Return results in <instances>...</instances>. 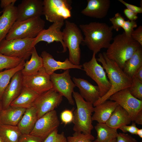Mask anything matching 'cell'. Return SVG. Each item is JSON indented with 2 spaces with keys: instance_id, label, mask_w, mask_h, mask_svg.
Returning a JSON list of instances; mask_svg holds the SVG:
<instances>
[{
  "instance_id": "816d5d0a",
  "label": "cell",
  "mask_w": 142,
  "mask_h": 142,
  "mask_svg": "<svg viewBox=\"0 0 142 142\" xmlns=\"http://www.w3.org/2000/svg\"><path fill=\"white\" fill-rule=\"evenodd\" d=\"M0 142H4L2 138L0 136Z\"/></svg>"
},
{
  "instance_id": "c3c4849f",
  "label": "cell",
  "mask_w": 142,
  "mask_h": 142,
  "mask_svg": "<svg viewBox=\"0 0 142 142\" xmlns=\"http://www.w3.org/2000/svg\"><path fill=\"white\" fill-rule=\"evenodd\" d=\"M140 138H142V129H138L137 132V134Z\"/></svg>"
},
{
  "instance_id": "52a82bcc",
  "label": "cell",
  "mask_w": 142,
  "mask_h": 142,
  "mask_svg": "<svg viewBox=\"0 0 142 142\" xmlns=\"http://www.w3.org/2000/svg\"><path fill=\"white\" fill-rule=\"evenodd\" d=\"M34 38L4 39L0 43V53L9 57L27 59L31 55Z\"/></svg>"
},
{
  "instance_id": "f1b7e54d",
  "label": "cell",
  "mask_w": 142,
  "mask_h": 142,
  "mask_svg": "<svg viewBox=\"0 0 142 142\" xmlns=\"http://www.w3.org/2000/svg\"><path fill=\"white\" fill-rule=\"evenodd\" d=\"M94 128L97 133L95 142H108L116 138L118 135V129L110 127L105 123H98Z\"/></svg>"
},
{
  "instance_id": "ba28073f",
  "label": "cell",
  "mask_w": 142,
  "mask_h": 142,
  "mask_svg": "<svg viewBox=\"0 0 142 142\" xmlns=\"http://www.w3.org/2000/svg\"><path fill=\"white\" fill-rule=\"evenodd\" d=\"M43 15L53 23L64 20L71 16L70 0H44Z\"/></svg>"
},
{
  "instance_id": "7dc6e473",
  "label": "cell",
  "mask_w": 142,
  "mask_h": 142,
  "mask_svg": "<svg viewBox=\"0 0 142 142\" xmlns=\"http://www.w3.org/2000/svg\"><path fill=\"white\" fill-rule=\"evenodd\" d=\"M134 76L142 82V67H140L136 72Z\"/></svg>"
},
{
  "instance_id": "4316f807",
  "label": "cell",
  "mask_w": 142,
  "mask_h": 142,
  "mask_svg": "<svg viewBox=\"0 0 142 142\" xmlns=\"http://www.w3.org/2000/svg\"><path fill=\"white\" fill-rule=\"evenodd\" d=\"M31 55L30 59L25 62L24 68L21 70L23 76L36 73L43 67L42 58L40 56L38 55L35 47L32 50Z\"/></svg>"
},
{
  "instance_id": "d4e9b609",
  "label": "cell",
  "mask_w": 142,
  "mask_h": 142,
  "mask_svg": "<svg viewBox=\"0 0 142 142\" xmlns=\"http://www.w3.org/2000/svg\"><path fill=\"white\" fill-rule=\"evenodd\" d=\"M131 121L127 111L118 105L105 124L112 128L118 129L122 126L129 124Z\"/></svg>"
},
{
  "instance_id": "f35d334b",
  "label": "cell",
  "mask_w": 142,
  "mask_h": 142,
  "mask_svg": "<svg viewBox=\"0 0 142 142\" xmlns=\"http://www.w3.org/2000/svg\"><path fill=\"white\" fill-rule=\"evenodd\" d=\"M40 138L30 134H22L18 142H43Z\"/></svg>"
},
{
  "instance_id": "ffe728a7",
  "label": "cell",
  "mask_w": 142,
  "mask_h": 142,
  "mask_svg": "<svg viewBox=\"0 0 142 142\" xmlns=\"http://www.w3.org/2000/svg\"><path fill=\"white\" fill-rule=\"evenodd\" d=\"M87 2L86 7L81 12L83 14L98 19L107 15L110 4L109 0H87Z\"/></svg>"
},
{
  "instance_id": "277c9868",
  "label": "cell",
  "mask_w": 142,
  "mask_h": 142,
  "mask_svg": "<svg viewBox=\"0 0 142 142\" xmlns=\"http://www.w3.org/2000/svg\"><path fill=\"white\" fill-rule=\"evenodd\" d=\"M77 108L73 113V130L85 134H91L93 128L92 124L93 104L85 100L79 93L74 91L72 94Z\"/></svg>"
},
{
  "instance_id": "4fadbf2b",
  "label": "cell",
  "mask_w": 142,
  "mask_h": 142,
  "mask_svg": "<svg viewBox=\"0 0 142 142\" xmlns=\"http://www.w3.org/2000/svg\"><path fill=\"white\" fill-rule=\"evenodd\" d=\"M110 100L114 101L128 113L133 121L138 113L142 110V100L132 96L128 88L123 89L111 95Z\"/></svg>"
},
{
  "instance_id": "7a4b0ae2",
  "label": "cell",
  "mask_w": 142,
  "mask_h": 142,
  "mask_svg": "<svg viewBox=\"0 0 142 142\" xmlns=\"http://www.w3.org/2000/svg\"><path fill=\"white\" fill-rule=\"evenodd\" d=\"M97 60L102 64L107 74L111 87L108 92L93 104L94 106L109 99L116 93L128 88L132 84V79L128 77L123 70L114 62L109 59L105 52L99 53Z\"/></svg>"
},
{
  "instance_id": "44dd1931",
  "label": "cell",
  "mask_w": 142,
  "mask_h": 142,
  "mask_svg": "<svg viewBox=\"0 0 142 142\" xmlns=\"http://www.w3.org/2000/svg\"><path fill=\"white\" fill-rule=\"evenodd\" d=\"M2 11V14L0 16V43L5 39L13 24L16 21L17 7L14 4H11Z\"/></svg>"
},
{
  "instance_id": "b9f144b4",
  "label": "cell",
  "mask_w": 142,
  "mask_h": 142,
  "mask_svg": "<svg viewBox=\"0 0 142 142\" xmlns=\"http://www.w3.org/2000/svg\"><path fill=\"white\" fill-rule=\"evenodd\" d=\"M118 129L121 130L123 133L128 132L132 134L136 135L138 128L136 126L135 123H133L130 125H125L122 126Z\"/></svg>"
},
{
  "instance_id": "ee69618b",
  "label": "cell",
  "mask_w": 142,
  "mask_h": 142,
  "mask_svg": "<svg viewBox=\"0 0 142 142\" xmlns=\"http://www.w3.org/2000/svg\"><path fill=\"white\" fill-rule=\"evenodd\" d=\"M124 13L128 20L130 21H135L138 18L137 14L133 12L127 8L124 9Z\"/></svg>"
},
{
  "instance_id": "836d02e7",
  "label": "cell",
  "mask_w": 142,
  "mask_h": 142,
  "mask_svg": "<svg viewBox=\"0 0 142 142\" xmlns=\"http://www.w3.org/2000/svg\"><path fill=\"white\" fill-rule=\"evenodd\" d=\"M67 139V142H95L93 141L94 137L91 134H85L79 132H75L72 136H69Z\"/></svg>"
},
{
  "instance_id": "f546056e",
  "label": "cell",
  "mask_w": 142,
  "mask_h": 142,
  "mask_svg": "<svg viewBox=\"0 0 142 142\" xmlns=\"http://www.w3.org/2000/svg\"><path fill=\"white\" fill-rule=\"evenodd\" d=\"M22 134L17 126L0 123V136L4 142H18Z\"/></svg>"
},
{
  "instance_id": "8fae6325",
  "label": "cell",
  "mask_w": 142,
  "mask_h": 142,
  "mask_svg": "<svg viewBox=\"0 0 142 142\" xmlns=\"http://www.w3.org/2000/svg\"><path fill=\"white\" fill-rule=\"evenodd\" d=\"M50 78L53 85L52 88L65 97L70 105H74L72 94L76 86L71 79L70 69L60 74L54 72L50 75Z\"/></svg>"
},
{
  "instance_id": "9a60e30c",
  "label": "cell",
  "mask_w": 142,
  "mask_h": 142,
  "mask_svg": "<svg viewBox=\"0 0 142 142\" xmlns=\"http://www.w3.org/2000/svg\"><path fill=\"white\" fill-rule=\"evenodd\" d=\"M64 24V21H61L53 23L47 29H43L34 38L33 43L34 47L41 41L46 42L50 44L54 42H60L63 49L62 53L65 52L67 50L63 41V33L61 31Z\"/></svg>"
},
{
  "instance_id": "681fc988",
  "label": "cell",
  "mask_w": 142,
  "mask_h": 142,
  "mask_svg": "<svg viewBox=\"0 0 142 142\" xmlns=\"http://www.w3.org/2000/svg\"><path fill=\"white\" fill-rule=\"evenodd\" d=\"M2 109V106L1 101L0 100V115L1 111Z\"/></svg>"
},
{
  "instance_id": "6da1fadb",
  "label": "cell",
  "mask_w": 142,
  "mask_h": 142,
  "mask_svg": "<svg viewBox=\"0 0 142 142\" xmlns=\"http://www.w3.org/2000/svg\"><path fill=\"white\" fill-rule=\"evenodd\" d=\"M79 28L84 36L82 43L95 54L107 49L113 39V28L105 23L92 22L80 24Z\"/></svg>"
},
{
  "instance_id": "8d00e7d4",
  "label": "cell",
  "mask_w": 142,
  "mask_h": 142,
  "mask_svg": "<svg viewBox=\"0 0 142 142\" xmlns=\"http://www.w3.org/2000/svg\"><path fill=\"white\" fill-rule=\"evenodd\" d=\"M137 26L136 21L128 20L125 21L122 28L124 30V32L126 36H131V34L134 31V28H136Z\"/></svg>"
},
{
  "instance_id": "2e32d148",
  "label": "cell",
  "mask_w": 142,
  "mask_h": 142,
  "mask_svg": "<svg viewBox=\"0 0 142 142\" xmlns=\"http://www.w3.org/2000/svg\"><path fill=\"white\" fill-rule=\"evenodd\" d=\"M43 1L23 0L17 7L16 21L40 17L43 15Z\"/></svg>"
},
{
  "instance_id": "83f0119b",
  "label": "cell",
  "mask_w": 142,
  "mask_h": 142,
  "mask_svg": "<svg viewBox=\"0 0 142 142\" xmlns=\"http://www.w3.org/2000/svg\"><path fill=\"white\" fill-rule=\"evenodd\" d=\"M142 67V49H138L124 64L123 70L124 73L131 79L137 71Z\"/></svg>"
},
{
  "instance_id": "db71d44e",
  "label": "cell",
  "mask_w": 142,
  "mask_h": 142,
  "mask_svg": "<svg viewBox=\"0 0 142 142\" xmlns=\"http://www.w3.org/2000/svg\"><path fill=\"white\" fill-rule=\"evenodd\" d=\"M141 142H142L141 141Z\"/></svg>"
},
{
  "instance_id": "7bdbcfd3",
  "label": "cell",
  "mask_w": 142,
  "mask_h": 142,
  "mask_svg": "<svg viewBox=\"0 0 142 142\" xmlns=\"http://www.w3.org/2000/svg\"><path fill=\"white\" fill-rule=\"evenodd\" d=\"M118 1L124 5L127 8H126L130 11L137 14L142 13V7L129 4L123 0H118Z\"/></svg>"
},
{
  "instance_id": "d6986e66",
  "label": "cell",
  "mask_w": 142,
  "mask_h": 142,
  "mask_svg": "<svg viewBox=\"0 0 142 142\" xmlns=\"http://www.w3.org/2000/svg\"><path fill=\"white\" fill-rule=\"evenodd\" d=\"M72 79L75 86L79 89L80 95L86 101L93 104L101 97L97 85H93L83 79L73 77Z\"/></svg>"
},
{
  "instance_id": "5bb4252c",
  "label": "cell",
  "mask_w": 142,
  "mask_h": 142,
  "mask_svg": "<svg viewBox=\"0 0 142 142\" xmlns=\"http://www.w3.org/2000/svg\"><path fill=\"white\" fill-rule=\"evenodd\" d=\"M22 82L23 86L38 94L48 90L53 87L50 75L46 72L43 67L36 73L23 76Z\"/></svg>"
},
{
  "instance_id": "ab89813d",
  "label": "cell",
  "mask_w": 142,
  "mask_h": 142,
  "mask_svg": "<svg viewBox=\"0 0 142 142\" xmlns=\"http://www.w3.org/2000/svg\"><path fill=\"white\" fill-rule=\"evenodd\" d=\"M116 142H138L136 140L128 134L119 133L116 138Z\"/></svg>"
},
{
  "instance_id": "e575fe53",
  "label": "cell",
  "mask_w": 142,
  "mask_h": 142,
  "mask_svg": "<svg viewBox=\"0 0 142 142\" xmlns=\"http://www.w3.org/2000/svg\"><path fill=\"white\" fill-rule=\"evenodd\" d=\"M43 142H67V141L64 132H63L61 133H59L58 129H57L49 134Z\"/></svg>"
},
{
  "instance_id": "3957f363",
  "label": "cell",
  "mask_w": 142,
  "mask_h": 142,
  "mask_svg": "<svg viewBox=\"0 0 142 142\" xmlns=\"http://www.w3.org/2000/svg\"><path fill=\"white\" fill-rule=\"evenodd\" d=\"M113 40L105 52L106 55L123 69L125 62L142 46L124 32L116 35Z\"/></svg>"
},
{
  "instance_id": "7402d4cb",
  "label": "cell",
  "mask_w": 142,
  "mask_h": 142,
  "mask_svg": "<svg viewBox=\"0 0 142 142\" xmlns=\"http://www.w3.org/2000/svg\"><path fill=\"white\" fill-rule=\"evenodd\" d=\"M118 105L114 101L107 100L94 106L92 121L105 123Z\"/></svg>"
},
{
  "instance_id": "30bf717a",
  "label": "cell",
  "mask_w": 142,
  "mask_h": 142,
  "mask_svg": "<svg viewBox=\"0 0 142 142\" xmlns=\"http://www.w3.org/2000/svg\"><path fill=\"white\" fill-rule=\"evenodd\" d=\"M63 97L53 88L39 94L33 105L36 109L38 119L58 107L62 101Z\"/></svg>"
},
{
  "instance_id": "cb8c5ba5",
  "label": "cell",
  "mask_w": 142,
  "mask_h": 142,
  "mask_svg": "<svg viewBox=\"0 0 142 142\" xmlns=\"http://www.w3.org/2000/svg\"><path fill=\"white\" fill-rule=\"evenodd\" d=\"M38 119L35 107L32 106L26 109L17 126L22 134H30Z\"/></svg>"
},
{
  "instance_id": "5b68a950",
  "label": "cell",
  "mask_w": 142,
  "mask_h": 142,
  "mask_svg": "<svg viewBox=\"0 0 142 142\" xmlns=\"http://www.w3.org/2000/svg\"><path fill=\"white\" fill-rule=\"evenodd\" d=\"M62 31L63 41L69 51V59L73 64L80 65L81 57L80 45L84 38L80 28L74 23L67 20Z\"/></svg>"
},
{
  "instance_id": "ac0fdd59",
  "label": "cell",
  "mask_w": 142,
  "mask_h": 142,
  "mask_svg": "<svg viewBox=\"0 0 142 142\" xmlns=\"http://www.w3.org/2000/svg\"><path fill=\"white\" fill-rule=\"evenodd\" d=\"M40 56L43 59V67L46 72L50 75L59 69L65 70L70 69H82V65H75L67 58L64 62L57 61L50 54L45 51L42 52Z\"/></svg>"
},
{
  "instance_id": "bcb514c9",
  "label": "cell",
  "mask_w": 142,
  "mask_h": 142,
  "mask_svg": "<svg viewBox=\"0 0 142 142\" xmlns=\"http://www.w3.org/2000/svg\"><path fill=\"white\" fill-rule=\"evenodd\" d=\"M135 123L138 125H142V110L138 113L134 119Z\"/></svg>"
},
{
  "instance_id": "d6a6232c",
  "label": "cell",
  "mask_w": 142,
  "mask_h": 142,
  "mask_svg": "<svg viewBox=\"0 0 142 142\" xmlns=\"http://www.w3.org/2000/svg\"><path fill=\"white\" fill-rule=\"evenodd\" d=\"M128 88L132 96L142 100V82L135 76L132 78L131 85Z\"/></svg>"
},
{
  "instance_id": "8992f818",
  "label": "cell",
  "mask_w": 142,
  "mask_h": 142,
  "mask_svg": "<svg viewBox=\"0 0 142 142\" xmlns=\"http://www.w3.org/2000/svg\"><path fill=\"white\" fill-rule=\"evenodd\" d=\"M45 21L40 17L32 18L13 24L6 36L7 40L16 39L35 38L44 29Z\"/></svg>"
},
{
  "instance_id": "74e56055",
  "label": "cell",
  "mask_w": 142,
  "mask_h": 142,
  "mask_svg": "<svg viewBox=\"0 0 142 142\" xmlns=\"http://www.w3.org/2000/svg\"><path fill=\"white\" fill-rule=\"evenodd\" d=\"M60 118L62 122L67 125L72 122L73 119V114L72 111L68 109L63 111L60 114Z\"/></svg>"
},
{
  "instance_id": "f907efd6",
  "label": "cell",
  "mask_w": 142,
  "mask_h": 142,
  "mask_svg": "<svg viewBox=\"0 0 142 142\" xmlns=\"http://www.w3.org/2000/svg\"><path fill=\"white\" fill-rule=\"evenodd\" d=\"M108 142H116V138L112 139Z\"/></svg>"
},
{
  "instance_id": "f6af8a7d",
  "label": "cell",
  "mask_w": 142,
  "mask_h": 142,
  "mask_svg": "<svg viewBox=\"0 0 142 142\" xmlns=\"http://www.w3.org/2000/svg\"><path fill=\"white\" fill-rule=\"evenodd\" d=\"M17 1L16 0H1L0 7L4 9L11 4H14Z\"/></svg>"
},
{
  "instance_id": "60d3db41",
  "label": "cell",
  "mask_w": 142,
  "mask_h": 142,
  "mask_svg": "<svg viewBox=\"0 0 142 142\" xmlns=\"http://www.w3.org/2000/svg\"><path fill=\"white\" fill-rule=\"evenodd\" d=\"M131 37L142 46V26H140L133 32Z\"/></svg>"
},
{
  "instance_id": "7c38bea8",
  "label": "cell",
  "mask_w": 142,
  "mask_h": 142,
  "mask_svg": "<svg viewBox=\"0 0 142 142\" xmlns=\"http://www.w3.org/2000/svg\"><path fill=\"white\" fill-rule=\"evenodd\" d=\"M60 125L57 111L48 112L38 119L30 134L39 137L43 140Z\"/></svg>"
},
{
  "instance_id": "484cf974",
  "label": "cell",
  "mask_w": 142,
  "mask_h": 142,
  "mask_svg": "<svg viewBox=\"0 0 142 142\" xmlns=\"http://www.w3.org/2000/svg\"><path fill=\"white\" fill-rule=\"evenodd\" d=\"M39 94L31 89L23 86L18 96L10 106L27 109L32 106Z\"/></svg>"
},
{
  "instance_id": "e0dca14e",
  "label": "cell",
  "mask_w": 142,
  "mask_h": 142,
  "mask_svg": "<svg viewBox=\"0 0 142 142\" xmlns=\"http://www.w3.org/2000/svg\"><path fill=\"white\" fill-rule=\"evenodd\" d=\"M23 75L21 70L12 77L3 93L1 102L2 109H6L19 95L23 87Z\"/></svg>"
},
{
  "instance_id": "1f68e13d",
  "label": "cell",
  "mask_w": 142,
  "mask_h": 142,
  "mask_svg": "<svg viewBox=\"0 0 142 142\" xmlns=\"http://www.w3.org/2000/svg\"><path fill=\"white\" fill-rule=\"evenodd\" d=\"M22 59L7 56L0 53V70L15 67L23 60Z\"/></svg>"
},
{
  "instance_id": "9c48e42d",
  "label": "cell",
  "mask_w": 142,
  "mask_h": 142,
  "mask_svg": "<svg viewBox=\"0 0 142 142\" xmlns=\"http://www.w3.org/2000/svg\"><path fill=\"white\" fill-rule=\"evenodd\" d=\"M95 55L93 53L91 59L84 63L82 65L86 75L97 84L101 97L108 92L111 88V85L103 68L98 63Z\"/></svg>"
},
{
  "instance_id": "603a6c76",
  "label": "cell",
  "mask_w": 142,
  "mask_h": 142,
  "mask_svg": "<svg viewBox=\"0 0 142 142\" xmlns=\"http://www.w3.org/2000/svg\"><path fill=\"white\" fill-rule=\"evenodd\" d=\"M26 109L9 106L2 109L0 115V123L17 126L24 115Z\"/></svg>"
},
{
  "instance_id": "4dcf8cb0",
  "label": "cell",
  "mask_w": 142,
  "mask_h": 142,
  "mask_svg": "<svg viewBox=\"0 0 142 142\" xmlns=\"http://www.w3.org/2000/svg\"><path fill=\"white\" fill-rule=\"evenodd\" d=\"M25 62V60H23L17 67L0 72V100L1 101L4 92L12 78L17 72L23 69Z\"/></svg>"
},
{
  "instance_id": "d590c367",
  "label": "cell",
  "mask_w": 142,
  "mask_h": 142,
  "mask_svg": "<svg viewBox=\"0 0 142 142\" xmlns=\"http://www.w3.org/2000/svg\"><path fill=\"white\" fill-rule=\"evenodd\" d=\"M109 20L112 24L113 29L117 31L122 28L125 21L123 17L118 12L115 13L113 17L110 18Z\"/></svg>"
},
{
  "instance_id": "f5cc1de1",
  "label": "cell",
  "mask_w": 142,
  "mask_h": 142,
  "mask_svg": "<svg viewBox=\"0 0 142 142\" xmlns=\"http://www.w3.org/2000/svg\"><path fill=\"white\" fill-rule=\"evenodd\" d=\"M2 13V11H1V12H0V14H1V13Z\"/></svg>"
}]
</instances>
